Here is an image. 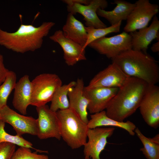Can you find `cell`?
I'll list each match as a JSON object with an SVG mask.
<instances>
[{
    "label": "cell",
    "instance_id": "obj_11",
    "mask_svg": "<svg viewBox=\"0 0 159 159\" xmlns=\"http://www.w3.org/2000/svg\"><path fill=\"white\" fill-rule=\"evenodd\" d=\"M114 127H97L89 128L87 132L88 140L84 146L85 159H101L100 155L107 143V138L113 134Z\"/></svg>",
    "mask_w": 159,
    "mask_h": 159
},
{
    "label": "cell",
    "instance_id": "obj_1",
    "mask_svg": "<svg viewBox=\"0 0 159 159\" xmlns=\"http://www.w3.org/2000/svg\"><path fill=\"white\" fill-rule=\"evenodd\" d=\"M149 86L141 79L130 77L121 87L105 109L109 117L119 122L135 112Z\"/></svg>",
    "mask_w": 159,
    "mask_h": 159
},
{
    "label": "cell",
    "instance_id": "obj_29",
    "mask_svg": "<svg viewBox=\"0 0 159 159\" xmlns=\"http://www.w3.org/2000/svg\"><path fill=\"white\" fill-rule=\"evenodd\" d=\"M9 71L4 66L3 55L0 54V85L5 80Z\"/></svg>",
    "mask_w": 159,
    "mask_h": 159
},
{
    "label": "cell",
    "instance_id": "obj_13",
    "mask_svg": "<svg viewBox=\"0 0 159 159\" xmlns=\"http://www.w3.org/2000/svg\"><path fill=\"white\" fill-rule=\"evenodd\" d=\"M129 77L117 64L112 62L95 75L88 85L85 87L88 88L97 87L119 88Z\"/></svg>",
    "mask_w": 159,
    "mask_h": 159
},
{
    "label": "cell",
    "instance_id": "obj_32",
    "mask_svg": "<svg viewBox=\"0 0 159 159\" xmlns=\"http://www.w3.org/2000/svg\"><path fill=\"white\" fill-rule=\"evenodd\" d=\"M1 120V116H0V120Z\"/></svg>",
    "mask_w": 159,
    "mask_h": 159
},
{
    "label": "cell",
    "instance_id": "obj_14",
    "mask_svg": "<svg viewBox=\"0 0 159 159\" xmlns=\"http://www.w3.org/2000/svg\"><path fill=\"white\" fill-rule=\"evenodd\" d=\"M49 38L58 43L62 48L64 59L67 65L73 66L79 61L86 60L85 49L83 46L66 37L62 30L56 31Z\"/></svg>",
    "mask_w": 159,
    "mask_h": 159
},
{
    "label": "cell",
    "instance_id": "obj_27",
    "mask_svg": "<svg viewBox=\"0 0 159 159\" xmlns=\"http://www.w3.org/2000/svg\"><path fill=\"white\" fill-rule=\"evenodd\" d=\"M32 152L29 148L20 147L15 151L11 159H49L47 155Z\"/></svg>",
    "mask_w": 159,
    "mask_h": 159
},
{
    "label": "cell",
    "instance_id": "obj_5",
    "mask_svg": "<svg viewBox=\"0 0 159 159\" xmlns=\"http://www.w3.org/2000/svg\"><path fill=\"white\" fill-rule=\"evenodd\" d=\"M32 92L31 105L36 107L46 105L51 101L62 81L55 74L45 73L37 76L31 81Z\"/></svg>",
    "mask_w": 159,
    "mask_h": 159
},
{
    "label": "cell",
    "instance_id": "obj_17",
    "mask_svg": "<svg viewBox=\"0 0 159 159\" xmlns=\"http://www.w3.org/2000/svg\"><path fill=\"white\" fill-rule=\"evenodd\" d=\"M84 81L78 78L75 85L71 88L68 93L69 108L73 109L85 123L87 124V107L89 101L84 92Z\"/></svg>",
    "mask_w": 159,
    "mask_h": 159
},
{
    "label": "cell",
    "instance_id": "obj_18",
    "mask_svg": "<svg viewBox=\"0 0 159 159\" xmlns=\"http://www.w3.org/2000/svg\"><path fill=\"white\" fill-rule=\"evenodd\" d=\"M32 87L28 75H24L16 82L12 103L13 107L24 115L27 113L28 106L31 105Z\"/></svg>",
    "mask_w": 159,
    "mask_h": 159
},
{
    "label": "cell",
    "instance_id": "obj_6",
    "mask_svg": "<svg viewBox=\"0 0 159 159\" xmlns=\"http://www.w3.org/2000/svg\"><path fill=\"white\" fill-rule=\"evenodd\" d=\"M88 46L111 59L121 53L132 49L131 36L125 32L110 37H103Z\"/></svg>",
    "mask_w": 159,
    "mask_h": 159
},
{
    "label": "cell",
    "instance_id": "obj_20",
    "mask_svg": "<svg viewBox=\"0 0 159 159\" xmlns=\"http://www.w3.org/2000/svg\"><path fill=\"white\" fill-rule=\"evenodd\" d=\"M87 125L90 129L103 126L118 127L126 130L131 136L135 135L134 131L137 127L130 121L119 122L110 118L106 115L105 110L91 115Z\"/></svg>",
    "mask_w": 159,
    "mask_h": 159
},
{
    "label": "cell",
    "instance_id": "obj_3",
    "mask_svg": "<svg viewBox=\"0 0 159 159\" xmlns=\"http://www.w3.org/2000/svg\"><path fill=\"white\" fill-rule=\"evenodd\" d=\"M112 60L130 77L142 80L149 85H156L159 81L158 62L147 53L131 49Z\"/></svg>",
    "mask_w": 159,
    "mask_h": 159
},
{
    "label": "cell",
    "instance_id": "obj_9",
    "mask_svg": "<svg viewBox=\"0 0 159 159\" xmlns=\"http://www.w3.org/2000/svg\"><path fill=\"white\" fill-rule=\"evenodd\" d=\"M146 124L156 129L159 126V87L149 85L139 107Z\"/></svg>",
    "mask_w": 159,
    "mask_h": 159
},
{
    "label": "cell",
    "instance_id": "obj_15",
    "mask_svg": "<svg viewBox=\"0 0 159 159\" xmlns=\"http://www.w3.org/2000/svg\"><path fill=\"white\" fill-rule=\"evenodd\" d=\"M119 89L101 87L88 88L85 86L84 92L89 101L87 110L90 113L93 114L105 110Z\"/></svg>",
    "mask_w": 159,
    "mask_h": 159
},
{
    "label": "cell",
    "instance_id": "obj_2",
    "mask_svg": "<svg viewBox=\"0 0 159 159\" xmlns=\"http://www.w3.org/2000/svg\"><path fill=\"white\" fill-rule=\"evenodd\" d=\"M55 24L53 22H45L36 27L22 24L16 31L12 33L0 28V45L17 53L34 51L41 47L44 38Z\"/></svg>",
    "mask_w": 159,
    "mask_h": 159
},
{
    "label": "cell",
    "instance_id": "obj_8",
    "mask_svg": "<svg viewBox=\"0 0 159 159\" xmlns=\"http://www.w3.org/2000/svg\"><path fill=\"white\" fill-rule=\"evenodd\" d=\"M38 117L37 119V136L40 139L61 138L60 122L56 112L52 111L48 105L36 107Z\"/></svg>",
    "mask_w": 159,
    "mask_h": 159
},
{
    "label": "cell",
    "instance_id": "obj_28",
    "mask_svg": "<svg viewBox=\"0 0 159 159\" xmlns=\"http://www.w3.org/2000/svg\"><path fill=\"white\" fill-rule=\"evenodd\" d=\"M16 145L12 143H0V159H11L15 151Z\"/></svg>",
    "mask_w": 159,
    "mask_h": 159
},
{
    "label": "cell",
    "instance_id": "obj_30",
    "mask_svg": "<svg viewBox=\"0 0 159 159\" xmlns=\"http://www.w3.org/2000/svg\"><path fill=\"white\" fill-rule=\"evenodd\" d=\"M90 0H63L62 1L67 4L70 3H76L83 5H87L88 4Z\"/></svg>",
    "mask_w": 159,
    "mask_h": 159
},
{
    "label": "cell",
    "instance_id": "obj_26",
    "mask_svg": "<svg viewBox=\"0 0 159 159\" xmlns=\"http://www.w3.org/2000/svg\"><path fill=\"white\" fill-rule=\"evenodd\" d=\"M16 76L15 72L9 71L4 82L0 85V109L7 105L9 96L14 89Z\"/></svg>",
    "mask_w": 159,
    "mask_h": 159
},
{
    "label": "cell",
    "instance_id": "obj_31",
    "mask_svg": "<svg viewBox=\"0 0 159 159\" xmlns=\"http://www.w3.org/2000/svg\"><path fill=\"white\" fill-rule=\"evenodd\" d=\"M152 51L154 52H159V41L153 44L151 47Z\"/></svg>",
    "mask_w": 159,
    "mask_h": 159
},
{
    "label": "cell",
    "instance_id": "obj_24",
    "mask_svg": "<svg viewBox=\"0 0 159 159\" xmlns=\"http://www.w3.org/2000/svg\"><path fill=\"white\" fill-rule=\"evenodd\" d=\"M5 123L1 120H0V143H8L20 147H23L32 149L39 153H48L47 150H43L37 149L33 147L32 143L24 138L22 136L16 134L13 135L7 133L4 130Z\"/></svg>",
    "mask_w": 159,
    "mask_h": 159
},
{
    "label": "cell",
    "instance_id": "obj_4",
    "mask_svg": "<svg viewBox=\"0 0 159 159\" xmlns=\"http://www.w3.org/2000/svg\"><path fill=\"white\" fill-rule=\"evenodd\" d=\"M59 120L61 138L72 149L78 148L86 143L89 128L73 109L56 112Z\"/></svg>",
    "mask_w": 159,
    "mask_h": 159
},
{
    "label": "cell",
    "instance_id": "obj_33",
    "mask_svg": "<svg viewBox=\"0 0 159 159\" xmlns=\"http://www.w3.org/2000/svg\"><path fill=\"white\" fill-rule=\"evenodd\" d=\"M90 159V158H87V159Z\"/></svg>",
    "mask_w": 159,
    "mask_h": 159
},
{
    "label": "cell",
    "instance_id": "obj_12",
    "mask_svg": "<svg viewBox=\"0 0 159 159\" xmlns=\"http://www.w3.org/2000/svg\"><path fill=\"white\" fill-rule=\"evenodd\" d=\"M67 4V9L69 13L73 15L79 13L84 17L87 27H92L96 29L107 27L98 17L97 11L98 9H104L108 4L105 0H90L87 5L76 3H70Z\"/></svg>",
    "mask_w": 159,
    "mask_h": 159
},
{
    "label": "cell",
    "instance_id": "obj_23",
    "mask_svg": "<svg viewBox=\"0 0 159 159\" xmlns=\"http://www.w3.org/2000/svg\"><path fill=\"white\" fill-rule=\"evenodd\" d=\"M76 82L72 81L67 84L62 85L57 89L51 101L50 109L56 112L69 108L68 93L69 90L74 87Z\"/></svg>",
    "mask_w": 159,
    "mask_h": 159
},
{
    "label": "cell",
    "instance_id": "obj_21",
    "mask_svg": "<svg viewBox=\"0 0 159 159\" xmlns=\"http://www.w3.org/2000/svg\"><path fill=\"white\" fill-rule=\"evenodd\" d=\"M62 31L66 37L80 44L83 48L87 40L85 27L74 15L68 13Z\"/></svg>",
    "mask_w": 159,
    "mask_h": 159
},
{
    "label": "cell",
    "instance_id": "obj_19",
    "mask_svg": "<svg viewBox=\"0 0 159 159\" xmlns=\"http://www.w3.org/2000/svg\"><path fill=\"white\" fill-rule=\"evenodd\" d=\"M114 2L112 4L116 6L113 10L107 11L99 8L97 11V15L105 18L111 25L127 20L135 6V3L123 0H115Z\"/></svg>",
    "mask_w": 159,
    "mask_h": 159
},
{
    "label": "cell",
    "instance_id": "obj_22",
    "mask_svg": "<svg viewBox=\"0 0 159 159\" xmlns=\"http://www.w3.org/2000/svg\"><path fill=\"white\" fill-rule=\"evenodd\" d=\"M134 132L142 143L143 147L140 150L147 159H159V135L152 138L145 136L136 127Z\"/></svg>",
    "mask_w": 159,
    "mask_h": 159
},
{
    "label": "cell",
    "instance_id": "obj_7",
    "mask_svg": "<svg viewBox=\"0 0 159 159\" xmlns=\"http://www.w3.org/2000/svg\"><path fill=\"white\" fill-rule=\"evenodd\" d=\"M129 15L124 32H132L147 26L151 19L158 13V6L151 3L149 0H138Z\"/></svg>",
    "mask_w": 159,
    "mask_h": 159
},
{
    "label": "cell",
    "instance_id": "obj_25",
    "mask_svg": "<svg viewBox=\"0 0 159 159\" xmlns=\"http://www.w3.org/2000/svg\"><path fill=\"white\" fill-rule=\"evenodd\" d=\"M122 21H120L116 24L103 28L96 29L92 27H85L87 34V40L83 48L85 49L91 42L105 37L110 33L119 32Z\"/></svg>",
    "mask_w": 159,
    "mask_h": 159
},
{
    "label": "cell",
    "instance_id": "obj_16",
    "mask_svg": "<svg viewBox=\"0 0 159 159\" xmlns=\"http://www.w3.org/2000/svg\"><path fill=\"white\" fill-rule=\"evenodd\" d=\"M132 49L147 53L148 46L153 40L159 41V20L155 15L149 26L130 33Z\"/></svg>",
    "mask_w": 159,
    "mask_h": 159
},
{
    "label": "cell",
    "instance_id": "obj_10",
    "mask_svg": "<svg viewBox=\"0 0 159 159\" xmlns=\"http://www.w3.org/2000/svg\"><path fill=\"white\" fill-rule=\"evenodd\" d=\"M1 120L10 125L16 134L22 136L25 134L36 135L37 133V119L32 116L20 115L7 105L0 109Z\"/></svg>",
    "mask_w": 159,
    "mask_h": 159
}]
</instances>
